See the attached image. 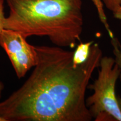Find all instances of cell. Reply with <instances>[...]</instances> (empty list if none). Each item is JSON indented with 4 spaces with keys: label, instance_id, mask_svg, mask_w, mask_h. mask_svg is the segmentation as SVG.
<instances>
[{
    "label": "cell",
    "instance_id": "cell-8",
    "mask_svg": "<svg viewBox=\"0 0 121 121\" xmlns=\"http://www.w3.org/2000/svg\"><path fill=\"white\" fill-rule=\"evenodd\" d=\"M112 43L114 47V53L116 56V58L118 60L121 67V49L119 48V45L117 39L114 38L112 40Z\"/></svg>",
    "mask_w": 121,
    "mask_h": 121
},
{
    "label": "cell",
    "instance_id": "cell-5",
    "mask_svg": "<svg viewBox=\"0 0 121 121\" xmlns=\"http://www.w3.org/2000/svg\"><path fill=\"white\" fill-rule=\"evenodd\" d=\"M93 43V41L81 43L77 46L76 49L73 52L72 57L74 66L76 67L87 60L90 55L91 47Z\"/></svg>",
    "mask_w": 121,
    "mask_h": 121
},
{
    "label": "cell",
    "instance_id": "cell-3",
    "mask_svg": "<svg viewBox=\"0 0 121 121\" xmlns=\"http://www.w3.org/2000/svg\"><path fill=\"white\" fill-rule=\"evenodd\" d=\"M98 78L87 88L93 94L86 99L93 118L96 121H121V110L116 94V86L121 75L117 58L103 56Z\"/></svg>",
    "mask_w": 121,
    "mask_h": 121
},
{
    "label": "cell",
    "instance_id": "cell-12",
    "mask_svg": "<svg viewBox=\"0 0 121 121\" xmlns=\"http://www.w3.org/2000/svg\"><path fill=\"white\" fill-rule=\"evenodd\" d=\"M118 104L119 105V107H120V109L121 110V98H118Z\"/></svg>",
    "mask_w": 121,
    "mask_h": 121
},
{
    "label": "cell",
    "instance_id": "cell-13",
    "mask_svg": "<svg viewBox=\"0 0 121 121\" xmlns=\"http://www.w3.org/2000/svg\"><path fill=\"white\" fill-rule=\"evenodd\" d=\"M0 121H6V120L4 118H3L2 117H1V116H0Z\"/></svg>",
    "mask_w": 121,
    "mask_h": 121
},
{
    "label": "cell",
    "instance_id": "cell-7",
    "mask_svg": "<svg viewBox=\"0 0 121 121\" xmlns=\"http://www.w3.org/2000/svg\"><path fill=\"white\" fill-rule=\"evenodd\" d=\"M102 1L112 13L121 6V0H102Z\"/></svg>",
    "mask_w": 121,
    "mask_h": 121
},
{
    "label": "cell",
    "instance_id": "cell-9",
    "mask_svg": "<svg viewBox=\"0 0 121 121\" xmlns=\"http://www.w3.org/2000/svg\"><path fill=\"white\" fill-rule=\"evenodd\" d=\"M4 0H0V33H1L2 30L4 29V22L6 17L4 16Z\"/></svg>",
    "mask_w": 121,
    "mask_h": 121
},
{
    "label": "cell",
    "instance_id": "cell-2",
    "mask_svg": "<svg viewBox=\"0 0 121 121\" xmlns=\"http://www.w3.org/2000/svg\"><path fill=\"white\" fill-rule=\"evenodd\" d=\"M4 28L25 38L45 36L60 47L73 48L84 26L82 0H6Z\"/></svg>",
    "mask_w": 121,
    "mask_h": 121
},
{
    "label": "cell",
    "instance_id": "cell-6",
    "mask_svg": "<svg viewBox=\"0 0 121 121\" xmlns=\"http://www.w3.org/2000/svg\"><path fill=\"white\" fill-rule=\"evenodd\" d=\"M92 1H93L96 10H97L99 19L100 20L101 22L104 25V26L105 27V29L107 30L108 34L110 38L112 39H113L114 38V34H113V33L110 30L109 26L107 16H106V15L104 11L103 3L102 0H92Z\"/></svg>",
    "mask_w": 121,
    "mask_h": 121
},
{
    "label": "cell",
    "instance_id": "cell-10",
    "mask_svg": "<svg viewBox=\"0 0 121 121\" xmlns=\"http://www.w3.org/2000/svg\"><path fill=\"white\" fill-rule=\"evenodd\" d=\"M114 17L118 20H121V6H119L117 10L113 13Z\"/></svg>",
    "mask_w": 121,
    "mask_h": 121
},
{
    "label": "cell",
    "instance_id": "cell-11",
    "mask_svg": "<svg viewBox=\"0 0 121 121\" xmlns=\"http://www.w3.org/2000/svg\"><path fill=\"white\" fill-rule=\"evenodd\" d=\"M4 88V85L2 82H0V99L1 98V94H2V91Z\"/></svg>",
    "mask_w": 121,
    "mask_h": 121
},
{
    "label": "cell",
    "instance_id": "cell-4",
    "mask_svg": "<svg viewBox=\"0 0 121 121\" xmlns=\"http://www.w3.org/2000/svg\"><path fill=\"white\" fill-rule=\"evenodd\" d=\"M0 45L8 56L19 78H24L37 64L35 46L28 43L26 38L18 31L4 29L0 33Z\"/></svg>",
    "mask_w": 121,
    "mask_h": 121
},
{
    "label": "cell",
    "instance_id": "cell-1",
    "mask_svg": "<svg viewBox=\"0 0 121 121\" xmlns=\"http://www.w3.org/2000/svg\"><path fill=\"white\" fill-rule=\"evenodd\" d=\"M37 62L22 85L0 102L6 121H91L86 91L103 52L94 43L82 64L73 66V51L62 47L35 46Z\"/></svg>",
    "mask_w": 121,
    "mask_h": 121
}]
</instances>
